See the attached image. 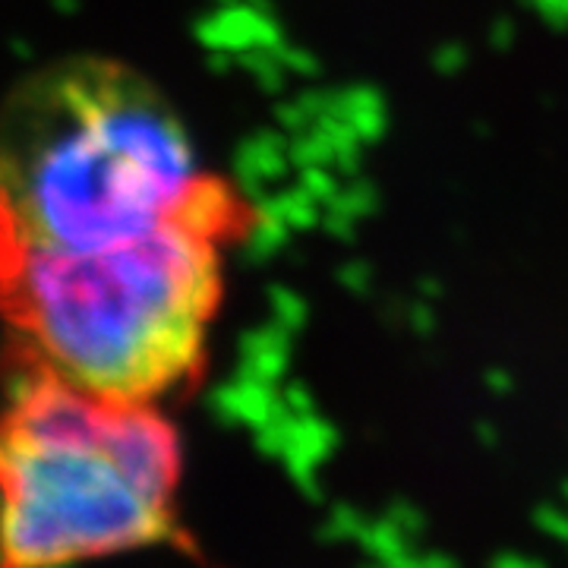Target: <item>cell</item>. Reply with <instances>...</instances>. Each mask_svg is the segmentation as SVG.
Segmentation results:
<instances>
[{
  "mask_svg": "<svg viewBox=\"0 0 568 568\" xmlns=\"http://www.w3.org/2000/svg\"><path fill=\"white\" fill-rule=\"evenodd\" d=\"M231 186L149 79L114 60L54 64L0 111V265L121 257Z\"/></svg>",
  "mask_w": 568,
  "mask_h": 568,
  "instance_id": "6da1fadb",
  "label": "cell"
},
{
  "mask_svg": "<svg viewBox=\"0 0 568 568\" xmlns=\"http://www.w3.org/2000/svg\"><path fill=\"white\" fill-rule=\"evenodd\" d=\"M253 225L231 186L156 240L82 265L0 269L13 361L133 405H161L203 370L228 250Z\"/></svg>",
  "mask_w": 568,
  "mask_h": 568,
  "instance_id": "7a4b0ae2",
  "label": "cell"
},
{
  "mask_svg": "<svg viewBox=\"0 0 568 568\" xmlns=\"http://www.w3.org/2000/svg\"><path fill=\"white\" fill-rule=\"evenodd\" d=\"M183 448L133 405L13 361L0 401V568H77L181 534Z\"/></svg>",
  "mask_w": 568,
  "mask_h": 568,
  "instance_id": "3957f363",
  "label": "cell"
}]
</instances>
